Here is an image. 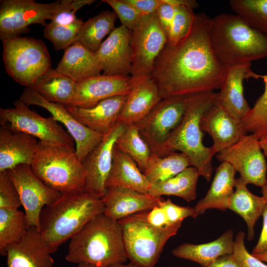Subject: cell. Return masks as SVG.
<instances>
[{"instance_id":"cell-1","label":"cell","mask_w":267,"mask_h":267,"mask_svg":"<svg viewBox=\"0 0 267 267\" xmlns=\"http://www.w3.org/2000/svg\"><path fill=\"white\" fill-rule=\"evenodd\" d=\"M211 18L196 14L190 32L174 44L167 43L157 58L151 77L162 98L220 89L225 69L212 49Z\"/></svg>"},{"instance_id":"cell-2","label":"cell","mask_w":267,"mask_h":267,"mask_svg":"<svg viewBox=\"0 0 267 267\" xmlns=\"http://www.w3.org/2000/svg\"><path fill=\"white\" fill-rule=\"evenodd\" d=\"M209 38L214 55L225 69L251 65L267 57V35L235 14L222 13L211 18Z\"/></svg>"},{"instance_id":"cell-3","label":"cell","mask_w":267,"mask_h":267,"mask_svg":"<svg viewBox=\"0 0 267 267\" xmlns=\"http://www.w3.org/2000/svg\"><path fill=\"white\" fill-rule=\"evenodd\" d=\"M70 239L65 257L69 262L109 267L128 260L119 222L103 213L92 219Z\"/></svg>"},{"instance_id":"cell-4","label":"cell","mask_w":267,"mask_h":267,"mask_svg":"<svg viewBox=\"0 0 267 267\" xmlns=\"http://www.w3.org/2000/svg\"><path fill=\"white\" fill-rule=\"evenodd\" d=\"M103 212L101 199L85 191L61 194L55 201L43 209L39 232L53 253L89 221Z\"/></svg>"},{"instance_id":"cell-5","label":"cell","mask_w":267,"mask_h":267,"mask_svg":"<svg viewBox=\"0 0 267 267\" xmlns=\"http://www.w3.org/2000/svg\"><path fill=\"white\" fill-rule=\"evenodd\" d=\"M218 93L214 91L187 94L183 117L165 147L167 155L176 151L185 154L190 165L196 168L200 176L207 181L211 178L212 159L215 153L211 147L203 144L200 122L206 111L218 102Z\"/></svg>"},{"instance_id":"cell-6","label":"cell","mask_w":267,"mask_h":267,"mask_svg":"<svg viewBox=\"0 0 267 267\" xmlns=\"http://www.w3.org/2000/svg\"><path fill=\"white\" fill-rule=\"evenodd\" d=\"M31 167L46 186L61 194L85 190L86 172L74 147L39 140Z\"/></svg>"},{"instance_id":"cell-7","label":"cell","mask_w":267,"mask_h":267,"mask_svg":"<svg viewBox=\"0 0 267 267\" xmlns=\"http://www.w3.org/2000/svg\"><path fill=\"white\" fill-rule=\"evenodd\" d=\"M121 224L128 259L140 267H154L166 242L181 225L178 222L159 228L149 223L143 212L118 221Z\"/></svg>"},{"instance_id":"cell-8","label":"cell","mask_w":267,"mask_h":267,"mask_svg":"<svg viewBox=\"0 0 267 267\" xmlns=\"http://www.w3.org/2000/svg\"><path fill=\"white\" fill-rule=\"evenodd\" d=\"M2 42L5 71L20 85L31 88L51 68L49 52L41 40L20 36Z\"/></svg>"},{"instance_id":"cell-9","label":"cell","mask_w":267,"mask_h":267,"mask_svg":"<svg viewBox=\"0 0 267 267\" xmlns=\"http://www.w3.org/2000/svg\"><path fill=\"white\" fill-rule=\"evenodd\" d=\"M187 104V95L163 98L142 120L136 124L152 153L167 156V141L180 123Z\"/></svg>"},{"instance_id":"cell-10","label":"cell","mask_w":267,"mask_h":267,"mask_svg":"<svg viewBox=\"0 0 267 267\" xmlns=\"http://www.w3.org/2000/svg\"><path fill=\"white\" fill-rule=\"evenodd\" d=\"M0 124L31 135L40 141L74 147L73 137L52 116H41L20 99L14 102L13 107L0 108Z\"/></svg>"},{"instance_id":"cell-11","label":"cell","mask_w":267,"mask_h":267,"mask_svg":"<svg viewBox=\"0 0 267 267\" xmlns=\"http://www.w3.org/2000/svg\"><path fill=\"white\" fill-rule=\"evenodd\" d=\"M167 42V37L159 23L156 12L143 15L132 31L130 76H151L156 60Z\"/></svg>"},{"instance_id":"cell-12","label":"cell","mask_w":267,"mask_h":267,"mask_svg":"<svg viewBox=\"0 0 267 267\" xmlns=\"http://www.w3.org/2000/svg\"><path fill=\"white\" fill-rule=\"evenodd\" d=\"M60 0L50 3L33 0L0 1V39L2 42L20 36L29 31V26L38 24L45 26Z\"/></svg>"},{"instance_id":"cell-13","label":"cell","mask_w":267,"mask_h":267,"mask_svg":"<svg viewBox=\"0 0 267 267\" xmlns=\"http://www.w3.org/2000/svg\"><path fill=\"white\" fill-rule=\"evenodd\" d=\"M6 172L19 193L28 227H36L39 231L43 209L55 201L61 194L41 180L30 165L20 164Z\"/></svg>"},{"instance_id":"cell-14","label":"cell","mask_w":267,"mask_h":267,"mask_svg":"<svg viewBox=\"0 0 267 267\" xmlns=\"http://www.w3.org/2000/svg\"><path fill=\"white\" fill-rule=\"evenodd\" d=\"M261 150L259 138L254 134H246L219 152L217 158L229 163L247 184L262 187L267 180V164Z\"/></svg>"},{"instance_id":"cell-15","label":"cell","mask_w":267,"mask_h":267,"mask_svg":"<svg viewBox=\"0 0 267 267\" xmlns=\"http://www.w3.org/2000/svg\"><path fill=\"white\" fill-rule=\"evenodd\" d=\"M125 128L126 125L118 122L103 135L101 141L82 161L86 172L85 192L99 199L105 196L107 191L106 182L112 167L114 147Z\"/></svg>"},{"instance_id":"cell-16","label":"cell","mask_w":267,"mask_h":267,"mask_svg":"<svg viewBox=\"0 0 267 267\" xmlns=\"http://www.w3.org/2000/svg\"><path fill=\"white\" fill-rule=\"evenodd\" d=\"M20 99L28 106L37 105L45 109L65 126L75 141L76 152L82 162L103 138V135L80 123L68 111L66 106L46 100L32 88H26Z\"/></svg>"},{"instance_id":"cell-17","label":"cell","mask_w":267,"mask_h":267,"mask_svg":"<svg viewBox=\"0 0 267 267\" xmlns=\"http://www.w3.org/2000/svg\"><path fill=\"white\" fill-rule=\"evenodd\" d=\"M132 31L121 25L114 29L96 51L103 74L129 76L132 56Z\"/></svg>"},{"instance_id":"cell-18","label":"cell","mask_w":267,"mask_h":267,"mask_svg":"<svg viewBox=\"0 0 267 267\" xmlns=\"http://www.w3.org/2000/svg\"><path fill=\"white\" fill-rule=\"evenodd\" d=\"M130 79V76L100 74L77 83L74 96L70 105L89 108L106 98L128 95Z\"/></svg>"},{"instance_id":"cell-19","label":"cell","mask_w":267,"mask_h":267,"mask_svg":"<svg viewBox=\"0 0 267 267\" xmlns=\"http://www.w3.org/2000/svg\"><path fill=\"white\" fill-rule=\"evenodd\" d=\"M159 89L151 76L132 77L130 91L118 122L136 125L145 118L161 101Z\"/></svg>"},{"instance_id":"cell-20","label":"cell","mask_w":267,"mask_h":267,"mask_svg":"<svg viewBox=\"0 0 267 267\" xmlns=\"http://www.w3.org/2000/svg\"><path fill=\"white\" fill-rule=\"evenodd\" d=\"M101 200L104 205L103 214L117 221L148 211L156 206H160L165 200L161 197L121 187L107 188Z\"/></svg>"},{"instance_id":"cell-21","label":"cell","mask_w":267,"mask_h":267,"mask_svg":"<svg viewBox=\"0 0 267 267\" xmlns=\"http://www.w3.org/2000/svg\"><path fill=\"white\" fill-rule=\"evenodd\" d=\"M200 126L202 131L212 138L211 148L215 154L232 146L247 133L242 121L231 115L219 102L204 114Z\"/></svg>"},{"instance_id":"cell-22","label":"cell","mask_w":267,"mask_h":267,"mask_svg":"<svg viewBox=\"0 0 267 267\" xmlns=\"http://www.w3.org/2000/svg\"><path fill=\"white\" fill-rule=\"evenodd\" d=\"M50 254L38 228L29 227L19 240L7 247V267H52Z\"/></svg>"},{"instance_id":"cell-23","label":"cell","mask_w":267,"mask_h":267,"mask_svg":"<svg viewBox=\"0 0 267 267\" xmlns=\"http://www.w3.org/2000/svg\"><path fill=\"white\" fill-rule=\"evenodd\" d=\"M260 75L253 72L251 65H243L225 69L224 79L218 92L219 104L236 119L242 121L251 108L243 95L245 79H260Z\"/></svg>"},{"instance_id":"cell-24","label":"cell","mask_w":267,"mask_h":267,"mask_svg":"<svg viewBox=\"0 0 267 267\" xmlns=\"http://www.w3.org/2000/svg\"><path fill=\"white\" fill-rule=\"evenodd\" d=\"M128 95L103 99L89 108L66 106L68 111L80 123L90 130L104 135L118 122Z\"/></svg>"},{"instance_id":"cell-25","label":"cell","mask_w":267,"mask_h":267,"mask_svg":"<svg viewBox=\"0 0 267 267\" xmlns=\"http://www.w3.org/2000/svg\"><path fill=\"white\" fill-rule=\"evenodd\" d=\"M38 142L31 135L14 131L6 125H0V172L20 164L31 165Z\"/></svg>"},{"instance_id":"cell-26","label":"cell","mask_w":267,"mask_h":267,"mask_svg":"<svg viewBox=\"0 0 267 267\" xmlns=\"http://www.w3.org/2000/svg\"><path fill=\"white\" fill-rule=\"evenodd\" d=\"M56 70L76 83L100 75L102 72L96 51L78 42L64 49Z\"/></svg>"},{"instance_id":"cell-27","label":"cell","mask_w":267,"mask_h":267,"mask_svg":"<svg viewBox=\"0 0 267 267\" xmlns=\"http://www.w3.org/2000/svg\"><path fill=\"white\" fill-rule=\"evenodd\" d=\"M150 185L136 163L115 144L112 167L106 182V188L121 187L148 193Z\"/></svg>"},{"instance_id":"cell-28","label":"cell","mask_w":267,"mask_h":267,"mask_svg":"<svg viewBox=\"0 0 267 267\" xmlns=\"http://www.w3.org/2000/svg\"><path fill=\"white\" fill-rule=\"evenodd\" d=\"M236 172L229 163L222 162L216 169L213 180L206 195L194 207L198 215L208 209L224 211L228 209L230 198L234 191Z\"/></svg>"},{"instance_id":"cell-29","label":"cell","mask_w":267,"mask_h":267,"mask_svg":"<svg viewBox=\"0 0 267 267\" xmlns=\"http://www.w3.org/2000/svg\"><path fill=\"white\" fill-rule=\"evenodd\" d=\"M233 232L228 229L218 239L204 244H182L172 251L178 258L190 260L202 267H208L221 256L233 253Z\"/></svg>"},{"instance_id":"cell-30","label":"cell","mask_w":267,"mask_h":267,"mask_svg":"<svg viewBox=\"0 0 267 267\" xmlns=\"http://www.w3.org/2000/svg\"><path fill=\"white\" fill-rule=\"evenodd\" d=\"M235 188L228 209L239 215L245 221L248 227L247 239L251 241L254 236L255 223L262 215L267 202L263 196L252 193L240 177L235 179Z\"/></svg>"},{"instance_id":"cell-31","label":"cell","mask_w":267,"mask_h":267,"mask_svg":"<svg viewBox=\"0 0 267 267\" xmlns=\"http://www.w3.org/2000/svg\"><path fill=\"white\" fill-rule=\"evenodd\" d=\"M76 84L71 78L51 68L31 88L49 102L68 106L73 99Z\"/></svg>"},{"instance_id":"cell-32","label":"cell","mask_w":267,"mask_h":267,"mask_svg":"<svg viewBox=\"0 0 267 267\" xmlns=\"http://www.w3.org/2000/svg\"><path fill=\"white\" fill-rule=\"evenodd\" d=\"M199 176L196 168L188 167L172 178L151 183L148 193L155 197L174 195L189 202L196 197V186Z\"/></svg>"},{"instance_id":"cell-33","label":"cell","mask_w":267,"mask_h":267,"mask_svg":"<svg viewBox=\"0 0 267 267\" xmlns=\"http://www.w3.org/2000/svg\"><path fill=\"white\" fill-rule=\"evenodd\" d=\"M117 17L115 12L105 10L84 22L76 42L96 51L103 39L114 29Z\"/></svg>"},{"instance_id":"cell-34","label":"cell","mask_w":267,"mask_h":267,"mask_svg":"<svg viewBox=\"0 0 267 267\" xmlns=\"http://www.w3.org/2000/svg\"><path fill=\"white\" fill-rule=\"evenodd\" d=\"M190 165L188 158L182 153L173 152L163 157L151 153L143 174L151 184L172 178Z\"/></svg>"},{"instance_id":"cell-35","label":"cell","mask_w":267,"mask_h":267,"mask_svg":"<svg viewBox=\"0 0 267 267\" xmlns=\"http://www.w3.org/2000/svg\"><path fill=\"white\" fill-rule=\"evenodd\" d=\"M115 145L129 155L143 173L145 171L152 153L136 125L126 126L124 131L117 139Z\"/></svg>"},{"instance_id":"cell-36","label":"cell","mask_w":267,"mask_h":267,"mask_svg":"<svg viewBox=\"0 0 267 267\" xmlns=\"http://www.w3.org/2000/svg\"><path fill=\"white\" fill-rule=\"evenodd\" d=\"M28 228L24 212L0 208V254L6 256L7 247L19 240Z\"/></svg>"},{"instance_id":"cell-37","label":"cell","mask_w":267,"mask_h":267,"mask_svg":"<svg viewBox=\"0 0 267 267\" xmlns=\"http://www.w3.org/2000/svg\"><path fill=\"white\" fill-rule=\"evenodd\" d=\"M229 4L250 27L267 35V0H230Z\"/></svg>"},{"instance_id":"cell-38","label":"cell","mask_w":267,"mask_h":267,"mask_svg":"<svg viewBox=\"0 0 267 267\" xmlns=\"http://www.w3.org/2000/svg\"><path fill=\"white\" fill-rule=\"evenodd\" d=\"M260 79L264 81V91L242 121L246 132L255 134L259 139L267 134V75H260Z\"/></svg>"},{"instance_id":"cell-39","label":"cell","mask_w":267,"mask_h":267,"mask_svg":"<svg viewBox=\"0 0 267 267\" xmlns=\"http://www.w3.org/2000/svg\"><path fill=\"white\" fill-rule=\"evenodd\" d=\"M83 22L82 19L67 26L49 22L44 26V37L52 43L56 50H64L76 42Z\"/></svg>"},{"instance_id":"cell-40","label":"cell","mask_w":267,"mask_h":267,"mask_svg":"<svg viewBox=\"0 0 267 267\" xmlns=\"http://www.w3.org/2000/svg\"><path fill=\"white\" fill-rule=\"evenodd\" d=\"M175 13L167 37L168 43L174 44L185 37L191 30L196 14L192 9L182 6H174Z\"/></svg>"},{"instance_id":"cell-41","label":"cell","mask_w":267,"mask_h":267,"mask_svg":"<svg viewBox=\"0 0 267 267\" xmlns=\"http://www.w3.org/2000/svg\"><path fill=\"white\" fill-rule=\"evenodd\" d=\"M93 0H62L55 7L51 15L50 22L67 26L76 22L78 18L76 12L86 5L92 3Z\"/></svg>"},{"instance_id":"cell-42","label":"cell","mask_w":267,"mask_h":267,"mask_svg":"<svg viewBox=\"0 0 267 267\" xmlns=\"http://www.w3.org/2000/svg\"><path fill=\"white\" fill-rule=\"evenodd\" d=\"M114 10L122 25L132 31L138 24L142 15L125 0H103Z\"/></svg>"},{"instance_id":"cell-43","label":"cell","mask_w":267,"mask_h":267,"mask_svg":"<svg viewBox=\"0 0 267 267\" xmlns=\"http://www.w3.org/2000/svg\"><path fill=\"white\" fill-rule=\"evenodd\" d=\"M21 205L19 193L6 172H0V208L17 210Z\"/></svg>"},{"instance_id":"cell-44","label":"cell","mask_w":267,"mask_h":267,"mask_svg":"<svg viewBox=\"0 0 267 267\" xmlns=\"http://www.w3.org/2000/svg\"><path fill=\"white\" fill-rule=\"evenodd\" d=\"M245 236L243 231H239L236 236L234 240L233 255L242 267H267V265L248 252L244 243Z\"/></svg>"},{"instance_id":"cell-45","label":"cell","mask_w":267,"mask_h":267,"mask_svg":"<svg viewBox=\"0 0 267 267\" xmlns=\"http://www.w3.org/2000/svg\"><path fill=\"white\" fill-rule=\"evenodd\" d=\"M160 206L164 209L170 224L182 222L187 217L196 218L198 216L194 208L179 206L172 202L170 198L165 200Z\"/></svg>"},{"instance_id":"cell-46","label":"cell","mask_w":267,"mask_h":267,"mask_svg":"<svg viewBox=\"0 0 267 267\" xmlns=\"http://www.w3.org/2000/svg\"><path fill=\"white\" fill-rule=\"evenodd\" d=\"M175 13V6L167 2L166 0H163V3L156 11L159 23L167 37L173 21Z\"/></svg>"},{"instance_id":"cell-47","label":"cell","mask_w":267,"mask_h":267,"mask_svg":"<svg viewBox=\"0 0 267 267\" xmlns=\"http://www.w3.org/2000/svg\"><path fill=\"white\" fill-rule=\"evenodd\" d=\"M143 213L146 221L155 227L162 228L172 225L169 222L166 213L160 206H156Z\"/></svg>"},{"instance_id":"cell-48","label":"cell","mask_w":267,"mask_h":267,"mask_svg":"<svg viewBox=\"0 0 267 267\" xmlns=\"http://www.w3.org/2000/svg\"><path fill=\"white\" fill-rule=\"evenodd\" d=\"M143 16L155 12L163 0H125Z\"/></svg>"},{"instance_id":"cell-49","label":"cell","mask_w":267,"mask_h":267,"mask_svg":"<svg viewBox=\"0 0 267 267\" xmlns=\"http://www.w3.org/2000/svg\"><path fill=\"white\" fill-rule=\"evenodd\" d=\"M262 216L263 224L259 240L253 248L251 254L258 255L267 251V202L264 207Z\"/></svg>"},{"instance_id":"cell-50","label":"cell","mask_w":267,"mask_h":267,"mask_svg":"<svg viewBox=\"0 0 267 267\" xmlns=\"http://www.w3.org/2000/svg\"><path fill=\"white\" fill-rule=\"evenodd\" d=\"M208 267H242V266L232 253L220 256Z\"/></svg>"},{"instance_id":"cell-51","label":"cell","mask_w":267,"mask_h":267,"mask_svg":"<svg viewBox=\"0 0 267 267\" xmlns=\"http://www.w3.org/2000/svg\"><path fill=\"white\" fill-rule=\"evenodd\" d=\"M166 1L174 6H182L192 9L197 8L199 5L194 0H166Z\"/></svg>"},{"instance_id":"cell-52","label":"cell","mask_w":267,"mask_h":267,"mask_svg":"<svg viewBox=\"0 0 267 267\" xmlns=\"http://www.w3.org/2000/svg\"><path fill=\"white\" fill-rule=\"evenodd\" d=\"M259 142L264 154L267 157V134L263 135L259 138Z\"/></svg>"},{"instance_id":"cell-53","label":"cell","mask_w":267,"mask_h":267,"mask_svg":"<svg viewBox=\"0 0 267 267\" xmlns=\"http://www.w3.org/2000/svg\"><path fill=\"white\" fill-rule=\"evenodd\" d=\"M253 256L256 257L259 260L263 262L267 263V251L262 254L255 255Z\"/></svg>"},{"instance_id":"cell-54","label":"cell","mask_w":267,"mask_h":267,"mask_svg":"<svg viewBox=\"0 0 267 267\" xmlns=\"http://www.w3.org/2000/svg\"><path fill=\"white\" fill-rule=\"evenodd\" d=\"M261 192L263 195L262 196L265 199V200L267 202V178L264 185L262 187Z\"/></svg>"},{"instance_id":"cell-55","label":"cell","mask_w":267,"mask_h":267,"mask_svg":"<svg viewBox=\"0 0 267 267\" xmlns=\"http://www.w3.org/2000/svg\"><path fill=\"white\" fill-rule=\"evenodd\" d=\"M109 267H140L136 266L132 263H130L127 265H125L124 264H123L114 265V266H112Z\"/></svg>"},{"instance_id":"cell-56","label":"cell","mask_w":267,"mask_h":267,"mask_svg":"<svg viewBox=\"0 0 267 267\" xmlns=\"http://www.w3.org/2000/svg\"><path fill=\"white\" fill-rule=\"evenodd\" d=\"M78 267H96L94 266H92L89 264H87L85 263L79 264Z\"/></svg>"}]
</instances>
